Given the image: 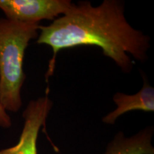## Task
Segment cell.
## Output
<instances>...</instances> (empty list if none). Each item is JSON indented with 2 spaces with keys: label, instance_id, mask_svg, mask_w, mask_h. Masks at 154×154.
<instances>
[{
  "label": "cell",
  "instance_id": "obj_3",
  "mask_svg": "<svg viewBox=\"0 0 154 154\" xmlns=\"http://www.w3.org/2000/svg\"><path fill=\"white\" fill-rule=\"evenodd\" d=\"M72 4L70 0H0V9L10 20L39 24L63 15Z\"/></svg>",
  "mask_w": 154,
  "mask_h": 154
},
{
  "label": "cell",
  "instance_id": "obj_7",
  "mask_svg": "<svg viewBox=\"0 0 154 154\" xmlns=\"http://www.w3.org/2000/svg\"><path fill=\"white\" fill-rule=\"evenodd\" d=\"M11 126V120L7 111L0 104V126L8 128Z\"/></svg>",
  "mask_w": 154,
  "mask_h": 154
},
{
  "label": "cell",
  "instance_id": "obj_4",
  "mask_svg": "<svg viewBox=\"0 0 154 154\" xmlns=\"http://www.w3.org/2000/svg\"><path fill=\"white\" fill-rule=\"evenodd\" d=\"M47 88L45 96L31 100L23 112L24 127L16 145L0 151V154H37V138L42 126L46 128V121L53 107V101L49 97Z\"/></svg>",
  "mask_w": 154,
  "mask_h": 154
},
{
  "label": "cell",
  "instance_id": "obj_2",
  "mask_svg": "<svg viewBox=\"0 0 154 154\" xmlns=\"http://www.w3.org/2000/svg\"><path fill=\"white\" fill-rule=\"evenodd\" d=\"M39 24L0 19V104L17 112L22 106L21 90L26 79L23 70L29 43L38 36Z\"/></svg>",
  "mask_w": 154,
  "mask_h": 154
},
{
  "label": "cell",
  "instance_id": "obj_1",
  "mask_svg": "<svg viewBox=\"0 0 154 154\" xmlns=\"http://www.w3.org/2000/svg\"><path fill=\"white\" fill-rule=\"evenodd\" d=\"M36 43L51 47L53 55L45 74L46 82L54 74L59 51L78 46H96L129 74L134 62L129 54L140 62L148 59L151 38L136 29L125 17V4L119 0H104L94 7L88 1L73 3L66 13L47 26H38Z\"/></svg>",
  "mask_w": 154,
  "mask_h": 154
},
{
  "label": "cell",
  "instance_id": "obj_6",
  "mask_svg": "<svg viewBox=\"0 0 154 154\" xmlns=\"http://www.w3.org/2000/svg\"><path fill=\"white\" fill-rule=\"evenodd\" d=\"M153 127L149 126L130 137L119 131L108 144L103 154H154Z\"/></svg>",
  "mask_w": 154,
  "mask_h": 154
},
{
  "label": "cell",
  "instance_id": "obj_5",
  "mask_svg": "<svg viewBox=\"0 0 154 154\" xmlns=\"http://www.w3.org/2000/svg\"><path fill=\"white\" fill-rule=\"evenodd\" d=\"M143 85L141 89L135 94H126L117 92L113 96L116 108L103 117L106 124L113 125L121 116L134 111L143 112L154 111V88L149 84L147 77L142 73Z\"/></svg>",
  "mask_w": 154,
  "mask_h": 154
}]
</instances>
